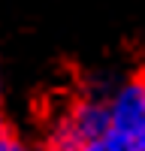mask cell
<instances>
[{
	"instance_id": "obj_1",
	"label": "cell",
	"mask_w": 145,
	"mask_h": 151,
	"mask_svg": "<svg viewBox=\"0 0 145 151\" xmlns=\"http://www.w3.org/2000/svg\"><path fill=\"white\" fill-rule=\"evenodd\" d=\"M0 151H27V145H21L18 139H12L9 133L0 136Z\"/></svg>"
},
{
	"instance_id": "obj_2",
	"label": "cell",
	"mask_w": 145,
	"mask_h": 151,
	"mask_svg": "<svg viewBox=\"0 0 145 151\" xmlns=\"http://www.w3.org/2000/svg\"><path fill=\"white\" fill-rule=\"evenodd\" d=\"M6 133V124H3V115H0V136Z\"/></svg>"
}]
</instances>
